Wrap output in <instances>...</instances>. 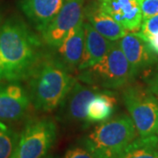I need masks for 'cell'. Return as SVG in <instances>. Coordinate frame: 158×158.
Returning <instances> with one entry per match:
<instances>
[{"label":"cell","instance_id":"cell-2","mask_svg":"<svg viewBox=\"0 0 158 158\" xmlns=\"http://www.w3.org/2000/svg\"><path fill=\"white\" fill-rule=\"evenodd\" d=\"M65 64L50 56H42L29 75L30 98L34 107L52 112L59 107L76 84Z\"/></svg>","mask_w":158,"mask_h":158},{"label":"cell","instance_id":"cell-17","mask_svg":"<svg viewBox=\"0 0 158 158\" xmlns=\"http://www.w3.org/2000/svg\"><path fill=\"white\" fill-rule=\"evenodd\" d=\"M117 158H158L157 135L135 138Z\"/></svg>","mask_w":158,"mask_h":158},{"label":"cell","instance_id":"cell-4","mask_svg":"<svg viewBox=\"0 0 158 158\" xmlns=\"http://www.w3.org/2000/svg\"><path fill=\"white\" fill-rule=\"evenodd\" d=\"M81 71L79 78L84 83L107 89L120 88L134 78L129 63L118 41H113L106 55L98 63Z\"/></svg>","mask_w":158,"mask_h":158},{"label":"cell","instance_id":"cell-21","mask_svg":"<svg viewBox=\"0 0 158 158\" xmlns=\"http://www.w3.org/2000/svg\"><path fill=\"white\" fill-rule=\"evenodd\" d=\"M64 158H97L89 149L85 146L74 147L69 148L66 152Z\"/></svg>","mask_w":158,"mask_h":158},{"label":"cell","instance_id":"cell-10","mask_svg":"<svg viewBox=\"0 0 158 158\" xmlns=\"http://www.w3.org/2000/svg\"><path fill=\"white\" fill-rule=\"evenodd\" d=\"M31 103L26 90L16 82L0 85V120H17L27 113Z\"/></svg>","mask_w":158,"mask_h":158},{"label":"cell","instance_id":"cell-15","mask_svg":"<svg viewBox=\"0 0 158 158\" xmlns=\"http://www.w3.org/2000/svg\"><path fill=\"white\" fill-rule=\"evenodd\" d=\"M88 22L106 39L118 41L128 33L126 29L112 18L100 6H90L85 11Z\"/></svg>","mask_w":158,"mask_h":158},{"label":"cell","instance_id":"cell-6","mask_svg":"<svg viewBox=\"0 0 158 158\" xmlns=\"http://www.w3.org/2000/svg\"><path fill=\"white\" fill-rule=\"evenodd\" d=\"M56 124L49 118L29 121L11 158H45L56 139Z\"/></svg>","mask_w":158,"mask_h":158},{"label":"cell","instance_id":"cell-16","mask_svg":"<svg viewBox=\"0 0 158 158\" xmlns=\"http://www.w3.org/2000/svg\"><path fill=\"white\" fill-rule=\"evenodd\" d=\"M117 99L110 91H99L87 108L86 123H102L114 113Z\"/></svg>","mask_w":158,"mask_h":158},{"label":"cell","instance_id":"cell-3","mask_svg":"<svg viewBox=\"0 0 158 158\" xmlns=\"http://www.w3.org/2000/svg\"><path fill=\"white\" fill-rule=\"evenodd\" d=\"M138 133L132 118L120 115L98 125L84 140V144L97 158H117Z\"/></svg>","mask_w":158,"mask_h":158},{"label":"cell","instance_id":"cell-23","mask_svg":"<svg viewBox=\"0 0 158 158\" xmlns=\"http://www.w3.org/2000/svg\"><path fill=\"white\" fill-rule=\"evenodd\" d=\"M156 135L158 137V126H157V129H156Z\"/></svg>","mask_w":158,"mask_h":158},{"label":"cell","instance_id":"cell-13","mask_svg":"<svg viewBox=\"0 0 158 158\" xmlns=\"http://www.w3.org/2000/svg\"><path fill=\"white\" fill-rule=\"evenodd\" d=\"M85 51L78 66L79 70L98 63L106 55L113 42L99 34L89 22H85Z\"/></svg>","mask_w":158,"mask_h":158},{"label":"cell","instance_id":"cell-9","mask_svg":"<svg viewBox=\"0 0 158 158\" xmlns=\"http://www.w3.org/2000/svg\"><path fill=\"white\" fill-rule=\"evenodd\" d=\"M143 0H100V8L127 31L137 33L142 23Z\"/></svg>","mask_w":158,"mask_h":158},{"label":"cell","instance_id":"cell-22","mask_svg":"<svg viewBox=\"0 0 158 158\" xmlns=\"http://www.w3.org/2000/svg\"><path fill=\"white\" fill-rule=\"evenodd\" d=\"M148 88L158 98V66L147 80Z\"/></svg>","mask_w":158,"mask_h":158},{"label":"cell","instance_id":"cell-14","mask_svg":"<svg viewBox=\"0 0 158 158\" xmlns=\"http://www.w3.org/2000/svg\"><path fill=\"white\" fill-rule=\"evenodd\" d=\"M99 91L96 87L85 86L76 82L65 99L67 100V117L75 122L86 123L88 106Z\"/></svg>","mask_w":158,"mask_h":158},{"label":"cell","instance_id":"cell-19","mask_svg":"<svg viewBox=\"0 0 158 158\" xmlns=\"http://www.w3.org/2000/svg\"><path fill=\"white\" fill-rule=\"evenodd\" d=\"M137 33L158 56V15L143 19L141 29Z\"/></svg>","mask_w":158,"mask_h":158},{"label":"cell","instance_id":"cell-11","mask_svg":"<svg viewBox=\"0 0 158 158\" xmlns=\"http://www.w3.org/2000/svg\"><path fill=\"white\" fill-rule=\"evenodd\" d=\"M85 32L84 19L69 32L57 48L58 55L69 69L78 67L85 51Z\"/></svg>","mask_w":158,"mask_h":158},{"label":"cell","instance_id":"cell-8","mask_svg":"<svg viewBox=\"0 0 158 158\" xmlns=\"http://www.w3.org/2000/svg\"><path fill=\"white\" fill-rule=\"evenodd\" d=\"M118 42L129 63L134 77L157 61L156 55L138 33L128 32Z\"/></svg>","mask_w":158,"mask_h":158},{"label":"cell","instance_id":"cell-12","mask_svg":"<svg viewBox=\"0 0 158 158\" xmlns=\"http://www.w3.org/2000/svg\"><path fill=\"white\" fill-rule=\"evenodd\" d=\"M65 0H22L21 9L40 33L54 19Z\"/></svg>","mask_w":158,"mask_h":158},{"label":"cell","instance_id":"cell-24","mask_svg":"<svg viewBox=\"0 0 158 158\" xmlns=\"http://www.w3.org/2000/svg\"><path fill=\"white\" fill-rule=\"evenodd\" d=\"M0 21H1V19H0ZM0 27H1V25H0Z\"/></svg>","mask_w":158,"mask_h":158},{"label":"cell","instance_id":"cell-5","mask_svg":"<svg viewBox=\"0 0 158 158\" xmlns=\"http://www.w3.org/2000/svg\"><path fill=\"white\" fill-rule=\"evenodd\" d=\"M123 101L140 137L154 135L158 126V98L140 85H130L123 91Z\"/></svg>","mask_w":158,"mask_h":158},{"label":"cell","instance_id":"cell-1","mask_svg":"<svg viewBox=\"0 0 158 158\" xmlns=\"http://www.w3.org/2000/svg\"><path fill=\"white\" fill-rule=\"evenodd\" d=\"M42 57L41 40L20 20L0 27V83L28 77Z\"/></svg>","mask_w":158,"mask_h":158},{"label":"cell","instance_id":"cell-20","mask_svg":"<svg viewBox=\"0 0 158 158\" xmlns=\"http://www.w3.org/2000/svg\"><path fill=\"white\" fill-rule=\"evenodd\" d=\"M142 20L158 15V0H143L142 6Z\"/></svg>","mask_w":158,"mask_h":158},{"label":"cell","instance_id":"cell-18","mask_svg":"<svg viewBox=\"0 0 158 158\" xmlns=\"http://www.w3.org/2000/svg\"><path fill=\"white\" fill-rule=\"evenodd\" d=\"M19 136L0 120V158H11L17 147Z\"/></svg>","mask_w":158,"mask_h":158},{"label":"cell","instance_id":"cell-7","mask_svg":"<svg viewBox=\"0 0 158 158\" xmlns=\"http://www.w3.org/2000/svg\"><path fill=\"white\" fill-rule=\"evenodd\" d=\"M85 0H65L54 19L40 32L42 41L51 48L61 45L69 32L84 19Z\"/></svg>","mask_w":158,"mask_h":158}]
</instances>
